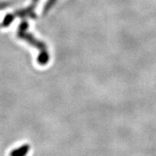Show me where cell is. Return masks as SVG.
<instances>
[{
  "label": "cell",
  "instance_id": "1",
  "mask_svg": "<svg viewBox=\"0 0 156 156\" xmlns=\"http://www.w3.org/2000/svg\"><path fill=\"white\" fill-rule=\"evenodd\" d=\"M30 150V146L28 144L22 145L18 148L14 149L10 152V156H26Z\"/></svg>",
  "mask_w": 156,
  "mask_h": 156
},
{
  "label": "cell",
  "instance_id": "2",
  "mask_svg": "<svg viewBox=\"0 0 156 156\" xmlns=\"http://www.w3.org/2000/svg\"><path fill=\"white\" fill-rule=\"evenodd\" d=\"M13 18H14V17H13L11 14H8V15H6V17H5V18H4L3 21L4 26H8V25L13 21Z\"/></svg>",
  "mask_w": 156,
  "mask_h": 156
}]
</instances>
